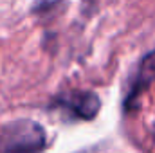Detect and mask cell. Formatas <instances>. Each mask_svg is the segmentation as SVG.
Wrapping results in <instances>:
<instances>
[{"instance_id":"7a4b0ae2","label":"cell","mask_w":155,"mask_h":153,"mask_svg":"<svg viewBox=\"0 0 155 153\" xmlns=\"http://www.w3.org/2000/svg\"><path fill=\"white\" fill-rule=\"evenodd\" d=\"M65 106L81 119H92L99 110V99L94 94H74L65 99Z\"/></svg>"},{"instance_id":"6da1fadb","label":"cell","mask_w":155,"mask_h":153,"mask_svg":"<svg viewBox=\"0 0 155 153\" xmlns=\"http://www.w3.org/2000/svg\"><path fill=\"white\" fill-rule=\"evenodd\" d=\"M45 144V130L36 121L20 119L0 126V153H40Z\"/></svg>"}]
</instances>
